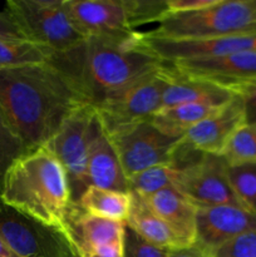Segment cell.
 Returning a JSON list of instances; mask_svg holds the SVG:
<instances>
[{
    "instance_id": "obj_28",
    "label": "cell",
    "mask_w": 256,
    "mask_h": 257,
    "mask_svg": "<svg viewBox=\"0 0 256 257\" xmlns=\"http://www.w3.org/2000/svg\"><path fill=\"white\" fill-rule=\"evenodd\" d=\"M131 29L148 23H161L168 14V0H124Z\"/></svg>"
},
{
    "instance_id": "obj_32",
    "label": "cell",
    "mask_w": 256,
    "mask_h": 257,
    "mask_svg": "<svg viewBox=\"0 0 256 257\" xmlns=\"http://www.w3.org/2000/svg\"><path fill=\"white\" fill-rule=\"evenodd\" d=\"M216 0H168L170 14L196 12L215 4Z\"/></svg>"
},
{
    "instance_id": "obj_9",
    "label": "cell",
    "mask_w": 256,
    "mask_h": 257,
    "mask_svg": "<svg viewBox=\"0 0 256 257\" xmlns=\"http://www.w3.org/2000/svg\"><path fill=\"white\" fill-rule=\"evenodd\" d=\"M107 136L114 146L127 178L147 168L173 162L182 140L163 133L151 120Z\"/></svg>"
},
{
    "instance_id": "obj_14",
    "label": "cell",
    "mask_w": 256,
    "mask_h": 257,
    "mask_svg": "<svg viewBox=\"0 0 256 257\" xmlns=\"http://www.w3.org/2000/svg\"><path fill=\"white\" fill-rule=\"evenodd\" d=\"M178 73L232 89L256 79V50L231 53L201 60L173 63Z\"/></svg>"
},
{
    "instance_id": "obj_13",
    "label": "cell",
    "mask_w": 256,
    "mask_h": 257,
    "mask_svg": "<svg viewBox=\"0 0 256 257\" xmlns=\"http://www.w3.org/2000/svg\"><path fill=\"white\" fill-rule=\"evenodd\" d=\"M70 20L84 38L130 37L124 0H64Z\"/></svg>"
},
{
    "instance_id": "obj_29",
    "label": "cell",
    "mask_w": 256,
    "mask_h": 257,
    "mask_svg": "<svg viewBox=\"0 0 256 257\" xmlns=\"http://www.w3.org/2000/svg\"><path fill=\"white\" fill-rule=\"evenodd\" d=\"M123 257H170V251L148 242L125 226L123 236Z\"/></svg>"
},
{
    "instance_id": "obj_19",
    "label": "cell",
    "mask_w": 256,
    "mask_h": 257,
    "mask_svg": "<svg viewBox=\"0 0 256 257\" xmlns=\"http://www.w3.org/2000/svg\"><path fill=\"white\" fill-rule=\"evenodd\" d=\"M168 67L171 82L163 93L161 109L186 103H208L222 107L235 97V93L227 88L181 74L171 64H168Z\"/></svg>"
},
{
    "instance_id": "obj_3",
    "label": "cell",
    "mask_w": 256,
    "mask_h": 257,
    "mask_svg": "<svg viewBox=\"0 0 256 257\" xmlns=\"http://www.w3.org/2000/svg\"><path fill=\"white\" fill-rule=\"evenodd\" d=\"M0 198L30 217L62 231L73 203L67 173L45 147L28 152L10 168Z\"/></svg>"
},
{
    "instance_id": "obj_30",
    "label": "cell",
    "mask_w": 256,
    "mask_h": 257,
    "mask_svg": "<svg viewBox=\"0 0 256 257\" xmlns=\"http://www.w3.org/2000/svg\"><path fill=\"white\" fill-rule=\"evenodd\" d=\"M207 257H256V231L227 241Z\"/></svg>"
},
{
    "instance_id": "obj_33",
    "label": "cell",
    "mask_w": 256,
    "mask_h": 257,
    "mask_svg": "<svg viewBox=\"0 0 256 257\" xmlns=\"http://www.w3.org/2000/svg\"><path fill=\"white\" fill-rule=\"evenodd\" d=\"M0 37L3 38H17V39H27L20 30V28L15 24L9 14L5 10L0 12Z\"/></svg>"
},
{
    "instance_id": "obj_25",
    "label": "cell",
    "mask_w": 256,
    "mask_h": 257,
    "mask_svg": "<svg viewBox=\"0 0 256 257\" xmlns=\"http://www.w3.org/2000/svg\"><path fill=\"white\" fill-rule=\"evenodd\" d=\"M227 178L240 205L256 212V163L227 165Z\"/></svg>"
},
{
    "instance_id": "obj_36",
    "label": "cell",
    "mask_w": 256,
    "mask_h": 257,
    "mask_svg": "<svg viewBox=\"0 0 256 257\" xmlns=\"http://www.w3.org/2000/svg\"><path fill=\"white\" fill-rule=\"evenodd\" d=\"M0 257H19L0 238Z\"/></svg>"
},
{
    "instance_id": "obj_20",
    "label": "cell",
    "mask_w": 256,
    "mask_h": 257,
    "mask_svg": "<svg viewBox=\"0 0 256 257\" xmlns=\"http://www.w3.org/2000/svg\"><path fill=\"white\" fill-rule=\"evenodd\" d=\"M131 196H132V202H131L130 215L125 221V226L135 231L146 241L163 250H182L172 231L163 222L162 218L150 207L145 197L132 192H131Z\"/></svg>"
},
{
    "instance_id": "obj_15",
    "label": "cell",
    "mask_w": 256,
    "mask_h": 257,
    "mask_svg": "<svg viewBox=\"0 0 256 257\" xmlns=\"http://www.w3.org/2000/svg\"><path fill=\"white\" fill-rule=\"evenodd\" d=\"M125 225L85 212L72 203L65 218L63 232L67 235L75 257L105 246L123 245Z\"/></svg>"
},
{
    "instance_id": "obj_37",
    "label": "cell",
    "mask_w": 256,
    "mask_h": 257,
    "mask_svg": "<svg viewBox=\"0 0 256 257\" xmlns=\"http://www.w3.org/2000/svg\"><path fill=\"white\" fill-rule=\"evenodd\" d=\"M252 3H253V5H255V7H256V0H252Z\"/></svg>"
},
{
    "instance_id": "obj_18",
    "label": "cell",
    "mask_w": 256,
    "mask_h": 257,
    "mask_svg": "<svg viewBox=\"0 0 256 257\" xmlns=\"http://www.w3.org/2000/svg\"><path fill=\"white\" fill-rule=\"evenodd\" d=\"M87 178L92 187L130 192L128 178L113 143L98 124L88 150Z\"/></svg>"
},
{
    "instance_id": "obj_12",
    "label": "cell",
    "mask_w": 256,
    "mask_h": 257,
    "mask_svg": "<svg viewBox=\"0 0 256 257\" xmlns=\"http://www.w3.org/2000/svg\"><path fill=\"white\" fill-rule=\"evenodd\" d=\"M252 231H256V212L247 208L231 205L198 207L193 248L207 256L227 241Z\"/></svg>"
},
{
    "instance_id": "obj_23",
    "label": "cell",
    "mask_w": 256,
    "mask_h": 257,
    "mask_svg": "<svg viewBox=\"0 0 256 257\" xmlns=\"http://www.w3.org/2000/svg\"><path fill=\"white\" fill-rule=\"evenodd\" d=\"M52 57V50L28 39L0 37V70L42 64Z\"/></svg>"
},
{
    "instance_id": "obj_10",
    "label": "cell",
    "mask_w": 256,
    "mask_h": 257,
    "mask_svg": "<svg viewBox=\"0 0 256 257\" xmlns=\"http://www.w3.org/2000/svg\"><path fill=\"white\" fill-rule=\"evenodd\" d=\"M173 188L197 207L241 206L228 182L227 162L221 155L202 153L181 170Z\"/></svg>"
},
{
    "instance_id": "obj_27",
    "label": "cell",
    "mask_w": 256,
    "mask_h": 257,
    "mask_svg": "<svg viewBox=\"0 0 256 257\" xmlns=\"http://www.w3.org/2000/svg\"><path fill=\"white\" fill-rule=\"evenodd\" d=\"M27 153L25 145L0 110V195L9 170Z\"/></svg>"
},
{
    "instance_id": "obj_5",
    "label": "cell",
    "mask_w": 256,
    "mask_h": 257,
    "mask_svg": "<svg viewBox=\"0 0 256 257\" xmlns=\"http://www.w3.org/2000/svg\"><path fill=\"white\" fill-rule=\"evenodd\" d=\"M4 10L28 40L53 54L69 50L85 39L70 20L64 0H8Z\"/></svg>"
},
{
    "instance_id": "obj_35",
    "label": "cell",
    "mask_w": 256,
    "mask_h": 257,
    "mask_svg": "<svg viewBox=\"0 0 256 257\" xmlns=\"http://www.w3.org/2000/svg\"><path fill=\"white\" fill-rule=\"evenodd\" d=\"M170 257H207L196 248H183V250L170 251Z\"/></svg>"
},
{
    "instance_id": "obj_22",
    "label": "cell",
    "mask_w": 256,
    "mask_h": 257,
    "mask_svg": "<svg viewBox=\"0 0 256 257\" xmlns=\"http://www.w3.org/2000/svg\"><path fill=\"white\" fill-rule=\"evenodd\" d=\"M132 196L131 192H119L113 190H103L89 187L80 197L78 205L90 215L117 221L125 225L131 210Z\"/></svg>"
},
{
    "instance_id": "obj_7",
    "label": "cell",
    "mask_w": 256,
    "mask_h": 257,
    "mask_svg": "<svg viewBox=\"0 0 256 257\" xmlns=\"http://www.w3.org/2000/svg\"><path fill=\"white\" fill-rule=\"evenodd\" d=\"M98 124L99 119L94 107L83 104L64 120L59 131L44 146L64 168L69 182L70 198L77 205L89 187L87 178L88 150Z\"/></svg>"
},
{
    "instance_id": "obj_2",
    "label": "cell",
    "mask_w": 256,
    "mask_h": 257,
    "mask_svg": "<svg viewBox=\"0 0 256 257\" xmlns=\"http://www.w3.org/2000/svg\"><path fill=\"white\" fill-rule=\"evenodd\" d=\"M140 33L130 37H90L62 53L50 64L69 79L87 104L95 107L166 63L146 52Z\"/></svg>"
},
{
    "instance_id": "obj_16",
    "label": "cell",
    "mask_w": 256,
    "mask_h": 257,
    "mask_svg": "<svg viewBox=\"0 0 256 257\" xmlns=\"http://www.w3.org/2000/svg\"><path fill=\"white\" fill-rule=\"evenodd\" d=\"M243 123L242 102L235 94L230 102L187 131L182 141L197 152L221 155L231 136Z\"/></svg>"
},
{
    "instance_id": "obj_6",
    "label": "cell",
    "mask_w": 256,
    "mask_h": 257,
    "mask_svg": "<svg viewBox=\"0 0 256 257\" xmlns=\"http://www.w3.org/2000/svg\"><path fill=\"white\" fill-rule=\"evenodd\" d=\"M171 82L168 64L141 78L113 97L95 105L98 119L107 135L151 120L162 107V98Z\"/></svg>"
},
{
    "instance_id": "obj_11",
    "label": "cell",
    "mask_w": 256,
    "mask_h": 257,
    "mask_svg": "<svg viewBox=\"0 0 256 257\" xmlns=\"http://www.w3.org/2000/svg\"><path fill=\"white\" fill-rule=\"evenodd\" d=\"M141 47L166 64L221 57L243 50H256V35L213 38V39L168 40L140 33Z\"/></svg>"
},
{
    "instance_id": "obj_34",
    "label": "cell",
    "mask_w": 256,
    "mask_h": 257,
    "mask_svg": "<svg viewBox=\"0 0 256 257\" xmlns=\"http://www.w3.org/2000/svg\"><path fill=\"white\" fill-rule=\"evenodd\" d=\"M78 257H123V245L105 246L97 248Z\"/></svg>"
},
{
    "instance_id": "obj_24",
    "label": "cell",
    "mask_w": 256,
    "mask_h": 257,
    "mask_svg": "<svg viewBox=\"0 0 256 257\" xmlns=\"http://www.w3.org/2000/svg\"><path fill=\"white\" fill-rule=\"evenodd\" d=\"M181 170L182 167L173 161L141 171L128 177L130 192L147 197L166 188H173Z\"/></svg>"
},
{
    "instance_id": "obj_8",
    "label": "cell",
    "mask_w": 256,
    "mask_h": 257,
    "mask_svg": "<svg viewBox=\"0 0 256 257\" xmlns=\"http://www.w3.org/2000/svg\"><path fill=\"white\" fill-rule=\"evenodd\" d=\"M0 238L19 257H75L67 235L0 198Z\"/></svg>"
},
{
    "instance_id": "obj_21",
    "label": "cell",
    "mask_w": 256,
    "mask_h": 257,
    "mask_svg": "<svg viewBox=\"0 0 256 257\" xmlns=\"http://www.w3.org/2000/svg\"><path fill=\"white\" fill-rule=\"evenodd\" d=\"M208 103H186L161 109L151 118V122L163 133L172 137H183L193 125L218 109Z\"/></svg>"
},
{
    "instance_id": "obj_4",
    "label": "cell",
    "mask_w": 256,
    "mask_h": 257,
    "mask_svg": "<svg viewBox=\"0 0 256 257\" xmlns=\"http://www.w3.org/2000/svg\"><path fill=\"white\" fill-rule=\"evenodd\" d=\"M147 34L168 40L256 35V7L252 0H216L205 9L168 14Z\"/></svg>"
},
{
    "instance_id": "obj_1",
    "label": "cell",
    "mask_w": 256,
    "mask_h": 257,
    "mask_svg": "<svg viewBox=\"0 0 256 257\" xmlns=\"http://www.w3.org/2000/svg\"><path fill=\"white\" fill-rule=\"evenodd\" d=\"M83 104L69 79L49 62L0 70V110L28 152L44 147Z\"/></svg>"
},
{
    "instance_id": "obj_17",
    "label": "cell",
    "mask_w": 256,
    "mask_h": 257,
    "mask_svg": "<svg viewBox=\"0 0 256 257\" xmlns=\"http://www.w3.org/2000/svg\"><path fill=\"white\" fill-rule=\"evenodd\" d=\"M145 200L172 231L182 250L193 247L197 231V206L175 188H166Z\"/></svg>"
},
{
    "instance_id": "obj_26",
    "label": "cell",
    "mask_w": 256,
    "mask_h": 257,
    "mask_svg": "<svg viewBox=\"0 0 256 257\" xmlns=\"http://www.w3.org/2000/svg\"><path fill=\"white\" fill-rule=\"evenodd\" d=\"M227 165L256 163V124H246L233 132L221 153Z\"/></svg>"
},
{
    "instance_id": "obj_31",
    "label": "cell",
    "mask_w": 256,
    "mask_h": 257,
    "mask_svg": "<svg viewBox=\"0 0 256 257\" xmlns=\"http://www.w3.org/2000/svg\"><path fill=\"white\" fill-rule=\"evenodd\" d=\"M231 90L242 102L246 124H256V79L233 87Z\"/></svg>"
}]
</instances>
